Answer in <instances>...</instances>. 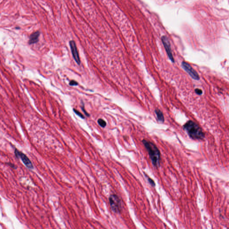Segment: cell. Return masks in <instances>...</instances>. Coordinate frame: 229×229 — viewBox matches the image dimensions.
<instances>
[{
    "label": "cell",
    "instance_id": "7c38bea8",
    "mask_svg": "<svg viewBox=\"0 0 229 229\" xmlns=\"http://www.w3.org/2000/svg\"><path fill=\"white\" fill-rule=\"evenodd\" d=\"M69 85L71 86H78V83L77 82H76V81L72 80V81H71L70 82Z\"/></svg>",
    "mask_w": 229,
    "mask_h": 229
},
{
    "label": "cell",
    "instance_id": "7a4b0ae2",
    "mask_svg": "<svg viewBox=\"0 0 229 229\" xmlns=\"http://www.w3.org/2000/svg\"><path fill=\"white\" fill-rule=\"evenodd\" d=\"M142 142L148 152L149 155L153 166L155 167L159 166L161 160L160 152L157 147L152 142L146 140H143Z\"/></svg>",
    "mask_w": 229,
    "mask_h": 229
},
{
    "label": "cell",
    "instance_id": "ba28073f",
    "mask_svg": "<svg viewBox=\"0 0 229 229\" xmlns=\"http://www.w3.org/2000/svg\"><path fill=\"white\" fill-rule=\"evenodd\" d=\"M40 35V32L39 31L35 32L34 33L31 34L29 37V44H34L37 43L39 41V36Z\"/></svg>",
    "mask_w": 229,
    "mask_h": 229
},
{
    "label": "cell",
    "instance_id": "30bf717a",
    "mask_svg": "<svg viewBox=\"0 0 229 229\" xmlns=\"http://www.w3.org/2000/svg\"><path fill=\"white\" fill-rule=\"evenodd\" d=\"M98 125H99L101 127H102V128H104V127L106 126V122L104 120H102V119H98Z\"/></svg>",
    "mask_w": 229,
    "mask_h": 229
},
{
    "label": "cell",
    "instance_id": "8fae6325",
    "mask_svg": "<svg viewBox=\"0 0 229 229\" xmlns=\"http://www.w3.org/2000/svg\"><path fill=\"white\" fill-rule=\"evenodd\" d=\"M74 111L75 113L76 114L78 115V116H79V117L82 118V119H84V118H85V117H84L83 114H82L81 112H80L78 111L77 110L75 109H74Z\"/></svg>",
    "mask_w": 229,
    "mask_h": 229
},
{
    "label": "cell",
    "instance_id": "5b68a950",
    "mask_svg": "<svg viewBox=\"0 0 229 229\" xmlns=\"http://www.w3.org/2000/svg\"><path fill=\"white\" fill-rule=\"evenodd\" d=\"M162 42H163V44L165 48L166 49L168 56L169 57L170 60L172 62L174 63L175 62V60H174L173 55H172V53L171 44H170L169 39H168L167 37H166V36H163L162 38Z\"/></svg>",
    "mask_w": 229,
    "mask_h": 229
},
{
    "label": "cell",
    "instance_id": "3957f363",
    "mask_svg": "<svg viewBox=\"0 0 229 229\" xmlns=\"http://www.w3.org/2000/svg\"><path fill=\"white\" fill-rule=\"evenodd\" d=\"M109 202L113 211L114 213H120L121 205L119 198L116 195H112L110 196Z\"/></svg>",
    "mask_w": 229,
    "mask_h": 229
},
{
    "label": "cell",
    "instance_id": "5bb4252c",
    "mask_svg": "<svg viewBox=\"0 0 229 229\" xmlns=\"http://www.w3.org/2000/svg\"><path fill=\"white\" fill-rule=\"evenodd\" d=\"M195 92L196 94H198V95H202V94L203 92L202 91V90H201L200 89H196L195 90Z\"/></svg>",
    "mask_w": 229,
    "mask_h": 229
},
{
    "label": "cell",
    "instance_id": "4fadbf2b",
    "mask_svg": "<svg viewBox=\"0 0 229 229\" xmlns=\"http://www.w3.org/2000/svg\"><path fill=\"white\" fill-rule=\"evenodd\" d=\"M148 180L149 183L151 185V186H153V187L155 186V182L152 179H150V178H148Z\"/></svg>",
    "mask_w": 229,
    "mask_h": 229
},
{
    "label": "cell",
    "instance_id": "277c9868",
    "mask_svg": "<svg viewBox=\"0 0 229 229\" xmlns=\"http://www.w3.org/2000/svg\"><path fill=\"white\" fill-rule=\"evenodd\" d=\"M182 66L192 78L195 80H199L200 77L198 74L195 70L192 68V67L189 64L186 62H183L182 63Z\"/></svg>",
    "mask_w": 229,
    "mask_h": 229
},
{
    "label": "cell",
    "instance_id": "8992f818",
    "mask_svg": "<svg viewBox=\"0 0 229 229\" xmlns=\"http://www.w3.org/2000/svg\"><path fill=\"white\" fill-rule=\"evenodd\" d=\"M15 155L17 157H20V159H21L23 163L29 169H33V165L32 164L30 160L27 157L26 155L21 152L19 151V150H17L16 149L15 150Z\"/></svg>",
    "mask_w": 229,
    "mask_h": 229
},
{
    "label": "cell",
    "instance_id": "52a82bcc",
    "mask_svg": "<svg viewBox=\"0 0 229 229\" xmlns=\"http://www.w3.org/2000/svg\"><path fill=\"white\" fill-rule=\"evenodd\" d=\"M70 45L73 57H74L75 61L79 65L81 63V60L79 56L76 43L74 40H71L70 42Z\"/></svg>",
    "mask_w": 229,
    "mask_h": 229
},
{
    "label": "cell",
    "instance_id": "9c48e42d",
    "mask_svg": "<svg viewBox=\"0 0 229 229\" xmlns=\"http://www.w3.org/2000/svg\"><path fill=\"white\" fill-rule=\"evenodd\" d=\"M155 112L159 121L163 122L164 121V118L162 112L159 109L155 110Z\"/></svg>",
    "mask_w": 229,
    "mask_h": 229
},
{
    "label": "cell",
    "instance_id": "9a60e30c",
    "mask_svg": "<svg viewBox=\"0 0 229 229\" xmlns=\"http://www.w3.org/2000/svg\"><path fill=\"white\" fill-rule=\"evenodd\" d=\"M82 106V111L84 112V113L85 114H86V116H87V117H89V116H90V114H89L85 110V108H84V105H83Z\"/></svg>",
    "mask_w": 229,
    "mask_h": 229
},
{
    "label": "cell",
    "instance_id": "6da1fadb",
    "mask_svg": "<svg viewBox=\"0 0 229 229\" xmlns=\"http://www.w3.org/2000/svg\"><path fill=\"white\" fill-rule=\"evenodd\" d=\"M184 129L191 138L194 140H203L205 134L198 124L192 121H188L183 126Z\"/></svg>",
    "mask_w": 229,
    "mask_h": 229
}]
</instances>
